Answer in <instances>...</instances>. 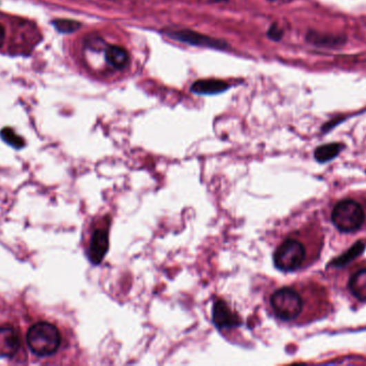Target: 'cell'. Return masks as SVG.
I'll list each match as a JSON object with an SVG mask.
<instances>
[{
  "mask_svg": "<svg viewBox=\"0 0 366 366\" xmlns=\"http://www.w3.org/2000/svg\"><path fill=\"white\" fill-rule=\"evenodd\" d=\"M348 287L358 300L366 302V269H362L352 274Z\"/></svg>",
  "mask_w": 366,
  "mask_h": 366,
  "instance_id": "cell-11",
  "label": "cell"
},
{
  "mask_svg": "<svg viewBox=\"0 0 366 366\" xmlns=\"http://www.w3.org/2000/svg\"><path fill=\"white\" fill-rule=\"evenodd\" d=\"M106 61L116 69H123L129 63V54L121 46H108L105 51Z\"/></svg>",
  "mask_w": 366,
  "mask_h": 366,
  "instance_id": "cell-10",
  "label": "cell"
},
{
  "mask_svg": "<svg viewBox=\"0 0 366 366\" xmlns=\"http://www.w3.org/2000/svg\"><path fill=\"white\" fill-rule=\"evenodd\" d=\"M212 320L218 330H230L242 325L241 318L230 306L223 300H216L213 304Z\"/></svg>",
  "mask_w": 366,
  "mask_h": 366,
  "instance_id": "cell-6",
  "label": "cell"
},
{
  "mask_svg": "<svg viewBox=\"0 0 366 366\" xmlns=\"http://www.w3.org/2000/svg\"><path fill=\"white\" fill-rule=\"evenodd\" d=\"M364 249H365V245L362 242H359L347 253H345L344 255L340 256L338 259H335L332 264L336 265V267H343V265L347 264L350 260L358 257L364 251Z\"/></svg>",
  "mask_w": 366,
  "mask_h": 366,
  "instance_id": "cell-15",
  "label": "cell"
},
{
  "mask_svg": "<svg viewBox=\"0 0 366 366\" xmlns=\"http://www.w3.org/2000/svg\"><path fill=\"white\" fill-rule=\"evenodd\" d=\"M168 37L176 39L178 41L187 42L194 46H208V48H225V42H221L210 37L196 34L191 30H179V32H167Z\"/></svg>",
  "mask_w": 366,
  "mask_h": 366,
  "instance_id": "cell-8",
  "label": "cell"
},
{
  "mask_svg": "<svg viewBox=\"0 0 366 366\" xmlns=\"http://www.w3.org/2000/svg\"><path fill=\"white\" fill-rule=\"evenodd\" d=\"M21 347L19 331L12 325H0V358H14Z\"/></svg>",
  "mask_w": 366,
  "mask_h": 366,
  "instance_id": "cell-7",
  "label": "cell"
},
{
  "mask_svg": "<svg viewBox=\"0 0 366 366\" xmlns=\"http://www.w3.org/2000/svg\"><path fill=\"white\" fill-rule=\"evenodd\" d=\"M230 85L221 80H199L192 85L191 90L197 95H218L225 92Z\"/></svg>",
  "mask_w": 366,
  "mask_h": 366,
  "instance_id": "cell-9",
  "label": "cell"
},
{
  "mask_svg": "<svg viewBox=\"0 0 366 366\" xmlns=\"http://www.w3.org/2000/svg\"><path fill=\"white\" fill-rule=\"evenodd\" d=\"M6 39V29L3 24H0V48L3 46Z\"/></svg>",
  "mask_w": 366,
  "mask_h": 366,
  "instance_id": "cell-17",
  "label": "cell"
},
{
  "mask_svg": "<svg viewBox=\"0 0 366 366\" xmlns=\"http://www.w3.org/2000/svg\"><path fill=\"white\" fill-rule=\"evenodd\" d=\"M343 144L340 143H330V144L321 145L316 148L314 156L318 162H328L334 160L335 157L340 154Z\"/></svg>",
  "mask_w": 366,
  "mask_h": 366,
  "instance_id": "cell-12",
  "label": "cell"
},
{
  "mask_svg": "<svg viewBox=\"0 0 366 366\" xmlns=\"http://www.w3.org/2000/svg\"><path fill=\"white\" fill-rule=\"evenodd\" d=\"M61 340L59 329L48 321L34 323L26 334L29 349L37 357L53 356L59 350Z\"/></svg>",
  "mask_w": 366,
  "mask_h": 366,
  "instance_id": "cell-2",
  "label": "cell"
},
{
  "mask_svg": "<svg viewBox=\"0 0 366 366\" xmlns=\"http://www.w3.org/2000/svg\"><path fill=\"white\" fill-rule=\"evenodd\" d=\"M52 24L55 27L56 30L61 34H72L81 28V23L69 19H57L53 21Z\"/></svg>",
  "mask_w": 366,
  "mask_h": 366,
  "instance_id": "cell-14",
  "label": "cell"
},
{
  "mask_svg": "<svg viewBox=\"0 0 366 366\" xmlns=\"http://www.w3.org/2000/svg\"><path fill=\"white\" fill-rule=\"evenodd\" d=\"M268 36L276 41V40H280V39L282 38L283 32L278 26H272L271 27L270 30H269Z\"/></svg>",
  "mask_w": 366,
  "mask_h": 366,
  "instance_id": "cell-16",
  "label": "cell"
},
{
  "mask_svg": "<svg viewBox=\"0 0 366 366\" xmlns=\"http://www.w3.org/2000/svg\"><path fill=\"white\" fill-rule=\"evenodd\" d=\"M110 217L106 215L94 222L91 229L86 253L89 261L94 265L100 264L108 253L110 246Z\"/></svg>",
  "mask_w": 366,
  "mask_h": 366,
  "instance_id": "cell-5",
  "label": "cell"
},
{
  "mask_svg": "<svg viewBox=\"0 0 366 366\" xmlns=\"http://www.w3.org/2000/svg\"><path fill=\"white\" fill-rule=\"evenodd\" d=\"M0 137L10 146L17 150H21L25 146V140L21 135H17L12 128L6 127L0 131Z\"/></svg>",
  "mask_w": 366,
  "mask_h": 366,
  "instance_id": "cell-13",
  "label": "cell"
},
{
  "mask_svg": "<svg viewBox=\"0 0 366 366\" xmlns=\"http://www.w3.org/2000/svg\"><path fill=\"white\" fill-rule=\"evenodd\" d=\"M307 261L305 244L298 236H288L276 247L273 262L282 272H294L303 268Z\"/></svg>",
  "mask_w": 366,
  "mask_h": 366,
  "instance_id": "cell-3",
  "label": "cell"
},
{
  "mask_svg": "<svg viewBox=\"0 0 366 366\" xmlns=\"http://www.w3.org/2000/svg\"><path fill=\"white\" fill-rule=\"evenodd\" d=\"M269 305L278 320L294 322L303 313V296L296 286L282 287L271 294Z\"/></svg>",
  "mask_w": 366,
  "mask_h": 366,
  "instance_id": "cell-1",
  "label": "cell"
},
{
  "mask_svg": "<svg viewBox=\"0 0 366 366\" xmlns=\"http://www.w3.org/2000/svg\"><path fill=\"white\" fill-rule=\"evenodd\" d=\"M332 222L340 231L345 233L358 231L365 222V212L357 201L344 199L336 203L333 209Z\"/></svg>",
  "mask_w": 366,
  "mask_h": 366,
  "instance_id": "cell-4",
  "label": "cell"
}]
</instances>
